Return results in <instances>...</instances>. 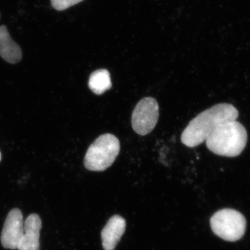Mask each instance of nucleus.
I'll use <instances>...</instances> for the list:
<instances>
[{
  "instance_id": "10",
  "label": "nucleus",
  "mask_w": 250,
  "mask_h": 250,
  "mask_svg": "<svg viewBox=\"0 0 250 250\" xmlns=\"http://www.w3.org/2000/svg\"><path fill=\"white\" fill-rule=\"evenodd\" d=\"M90 89L96 95H102L111 88V75L106 69H100L90 75L88 81Z\"/></svg>"
},
{
  "instance_id": "7",
  "label": "nucleus",
  "mask_w": 250,
  "mask_h": 250,
  "mask_svg": "<svg viewBox=\"0 0 250 250\" xmlns=\"http://www.w3.org/2000/svg\"><path fill=\"white\" fill-rule=\"evenodd\" d=\"M42 222L39 215L32 213L24 222V233L18 250H40V231Z\"/></svg>"
},
{
  "instance_id": "6",
  "label": "nucleus",
  "mask_w": 250,
  "mask_h": 250,
  "mask_svg": "<svg viewBox=\"0 0 250 250\" xmlns=\"http://www.w3.org/2000/svg\"><path fill=\"white\" fill-rule=\"evenodd\" d=\"M24 233L22 211L18 208L10 210L1 234V243L6 249L18 250Z\"/></svg>"
},
{
  "instance_id": "3",
  "label": "nucleus",
  "mask_w": 250,
  "mask_h": 250,
  "mask_svg": "<svg viewBox=\"0 0 250 250\" xmlns=\"http://www.w3.org/2000/svg\"><path fill=\"white\" fill-rule=\"evenodd\" d=\"M120 149L121 143L116 136L101 135L87 150L84 158L85 168L95 172L106 170L114 163Z\"/></svg>"
},
{
  "instance_id": "9",
  "label": "nucleus",
  "mask_w": 250,
  "mask_h": 250,
  "mask_svg": "<svg viewBox=\"0 0 250 250\" xmlns=\"http://www.w3.org/2000/svg\"><path fill=\"white\" fill-rule=\"evenodd\" d=\"M0 57L11 64L18 63L22 59V49L11 39L5 25L0 26Z\"/></svg>"
},
{
  "instance_id": "4",
  "label": "nucleus",
  "mask_w": 250,
  "mask_h": 250,
  "mask_svg": "<svg viewBox=\"0 0 250 250\" xmlns=\"http://www.w3.org/2000/svg\"><path fill=\"white\" fill-rule=\"evenodd\" d=\"M210 227L215 235L227 241H236L244 235L246 220L240 212L225 208L210 218Z\"/></svg>"
},
{
  "instance_id": "11",
  "label": "nucleus",
  "mask_w": 250,
  "mask_h": 250,
  "mask_svg": "<svg viewBox=\"0 0 250 250\" xmlns=\"http://www.w3.org/2000/svg\"><path fill=\"white\" fill-rule=\"evenodd\" d=\"M83 1V0H51V4L54 9L62 11Z\"/></svg>"
},
{
  "instance_id": "2",
  "label": "nucleus",
  "mask_w": 250,
  "mask_h": 250,
  "mask_svg": "<svg viewBox=\"0 0 250 250\" xmlns=\"http://www.w3.org/2000/svg\"><path fill=\"white\" fill-rule=\"evenodd\" d=\"M248 133L239 122L230 121L219 126L206 141L210 152L219 156L236 157L246 147Z\"/></svg>"
},
{
  "instance_id": "1",
  "label": "nucleus",
  "mask_w": 250,
  "mask_h": 250,
  "mask_svg": "<svg viewBox=\"0 0 250 250\" xmlns=\"http://www.w3.org/2000/svg\"><path fill=\"white\" fill-rule=\"evenodd\" d=\"M238 111L232 104L223 103L214 105L193 118L184 130L182 142L189 147H195L205 142L217 128L228 122L236 121Z\"/></svg>"
},
{
  "instance_id": "5",
  "label": "nucleus",
  "mask_w": 250,
  "mask_h": 250,
  "mask_svg": "<svg viewBox=\"0 0 250 250\" xmlns=\"http://www.w3.org/2000/svg\"><path fill=\"white\" fill-rule=\"evenodd\" d=\"M159 107L153 98H145L136 105L132 113L131 124L135 132L146 136L152 132L157 124Z\"/></svg>"
},
{
  "instance_id": "8",
  "label": "nucleus",
  "mask_w": 250,
  "mask_h": 250,
  "mask_svg": "<svg viewBox=\"0 0 250 250\" xmlns=\"http://www.w3.org/2000/svg\"><path fill=\"white\" fill-rule=\"evenodd\" d=\"M126 221L123 217L116 215L108 220L106 226L102 231L103 246L104 250H114L124 234Z\"/></svg>"
},
{
  "instance_id": "12",
  "label": "nucleus",
  "mask_w": 250,
  "mask_h": 250,
  "mask_svg": "<svg viewBox=\"0 0 250 250\" xmlns=\"http://www.w3.org/2000/svg\"><path fill=\"white\" fill-rule=\"evenodd\" d=\"M1 152H0V161H1Z\"/></svg>"
}]
</instances>
